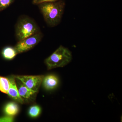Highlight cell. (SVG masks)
Returning a JSON list of instances; mask_svg holds the SVG:
<instances>
[{
    "label": "cell",
    "mask_w": 122,
    "mask_h": 122,
    "mask_svg": "<svg viewBox=\"0 0 122 122\" xmlns=\"http://www.w3.org/2000/svg\"><path fill=\"white\" fill-rule=\"evenodd\" d=\"M8 78L10 81V87L7 94L16 102L21 104H24V102L18 93L15 78L13 76Z\"/></svg>",
    "instance_id": "52a82bcc"
},
{
    "label": "cell",
    "mask_w": 122,
    "mask_h": 122,
    "mask_svg": "<svg viewBox=\"0 0 122 122\" xmlns=\"http://www.w3.org/2000/svg\"><path fill=\"white\" fill-rule=\"evenodd\" d=\"M40 31V29L35 21L28 16L20 17L15 25V35L18 41L34 35Z\"/></svg>",
    "instance_id": "7a4b0ae2"
},
{
    "label": "cell",
    "mask_w": 122,
    "mask_h": 122,
    "mask_svg": "<svg viewBox=\"0 0 122 122\" xmlns=\"http://www.w3.org/2000/svg\"><path fill=\"white\" fill-rule=\"evenodd\" d=\"M59 0H33L32 3L33 4L38 5L44 2H56Z\"/></svg>",
    "instance_id": "5bb4252c"
},
{
    "label": "cell",
    "mask_w": 122,
    "mask_h": 122,
    "mask_svg": "<svg viewBox=\"0 0 122 122\" xmlns=\"http://www.w3.org/2000/svg\"><path fill=\"white\" fill-rule=\"evenodd\" d=\"M42 82L46 89L51 90L54 89L57 86L59 83V80L56 75H49L44 77Z\"/></svg>",
    "instance_id": "ba28073f"
},
{
    "label": "cell",
    "mask_w": 122,
    "mask_h": 122,
    "mask_svg": "<svg viewBox=\"0 0 122 122\" xmlns=\"http://www.w3.org/2000/svg\"><path fill=\"white\" fill-rule=\"evenodd\" d=\"M5 114L9 116L16 115L19 111V107L16 103L10 102L7 103L3 108Z\"/></svg>",
    "instance_id": "9c48e42d"
},
{
    "label": "cell",
    "mask_w": 122,
    "mask_h": 122,
    "mask_svg": "<svg viewBox=\"0 0 122 122\" xmlns=\"http://www.w3.org/2000/svg\"><path fill=\"white\" fill-rule=\"evenodd\" d=\"M43 35L41 31L34 35L18 41L14 46L18 54L27 52L32 49L41 41Z\"/></svg>",
    "instance_id": "277c9868"
},
{
    "label": "cell",
    "mask_w": 122,
    "mask_h": 122,
    "mask_svg": "<svg viewBox=\"0 0 122 122\" xmlns=\"http://www.w3.org/2000/svg\"><path fill=\"white\" fill-rule=\"evenodd\" d=\"M10 87V81L8 78L0 76V91L7 94Z\"/></svg>",
    "instance_id": "8fae6325"
},
{
    "label": "cell",
    "mask_w": 122,
    "mask_h": 122,
    "mask_svg": "<svg viewBox=\"0 0 122 122\" xmlns=\"http://www.w3.org/2000/svg\"><path fill=\"white\" fill-rule=\"evenodd\" d=\"M72 59L71 52L67 48L62 46L59 48L45 60L48 70L63 67L71 61Z\"/></svg>",
    "instance_id": "3957f363"
},
{
    "label": "cell",
    "mask_w": 122,
    "mask_h": 122,
    "mask_svg": "<svg viewBox=\"0 0 122 122\" xmlns=\"http://www.w3.org/2000/svg\"><path fill=\"white\" fill-rule=\"evenodd\" d=\"M38 5L48 26L55 27L60 24L65 7V3L63 0L56 2H44Z\"/></svg>",
    "instance_id": "6da1fadb"
},
{
    "label": "cell",
    "mask_w": 122,
    "mask_h": 122,
    "mask_svg": "<svg viewBox=\"0 0 122 122\" xmlns=\"http://www.w3.org/2000/svg\"><path fill=\"white\" fill-rule=\"evenodd\" d=\"M13 76L15 79L20 81L30 89L37 92H38L44 77V75H16Z\"/></svg>",
    "instance_id": "5b68a950"
},
{
    "label": "cell",
    "mask_w": 122,
    "mask_h": 122,
    "mask_svg": "<svg viewBox=\"0 0 122 122\" xmlns=\"http://www.w3.org/2000/svg\"><path fill=\"white\" fill-rule=\"evenodd\" d=\"M14 120L12 116L8 115L0 118V122H13Z\"/></svg>",
    "instance_id": "9a60e30c"
},
{
    "label": "cell",
    "mask_w": 122,
    "mask_h": 122,
    "mask_svg": "<svg viewBox=\"0 0 122 122\" xmlns=\"http://www.w3.org/2000/svg\"><path fill=\"white\" fill-rule=\"evenodd\" d=\"M41 111V107L37 105H33L30 107L29 110V114L32 118H36L40 115Z\"/></svg>",
    "instance_id": "7c38bea8"
},
{
    "label": "cell",
    "mask_w": 122,
    "mask_h": 122,
    "mask_svg": "<svg viewBox=\"0 0 122 122\" xmlns=\"http://www.w3.org/2000/svg\"><path fill=\"white\" fill-rule=\"evenodd\" d=\"M14 1L15 0H0V12L7 9Z\"/></svg>",
    "instance_id": "4fadbf2b"
},
{
    "label": "cell",
    "mask_w": 122,
    "mask_h": 122,
    "mask_svg": "<svg viewBox=\"0 0 122 122\" xmlns=\"http://www.w3.org/2000/svg\"><path fill=\"white\" fill-rule=\"evenodd\" d=\"M15 81L18 93L24 103L33 102L38 92L30 89L18 79H15Z\"/></svg>",
    "instance_id": "8992f818"
},
{
    "label": "cell",
    "mask_w": 122,
    "mask_h": 122,
    "mask_svg": "<svg viewBox=\"0 0 122 122\" xmlns=\"http://www.w3.org/2000/svg\"><path fill=\"white\" fill-rule=\"evenodd\" d=\"M18 54L14 47L5 46L2 49L1 51V56L4 59L7 60L13 59Z\"/></svg>",
    "instance_id": "30bf717a"
}]
</instances>
